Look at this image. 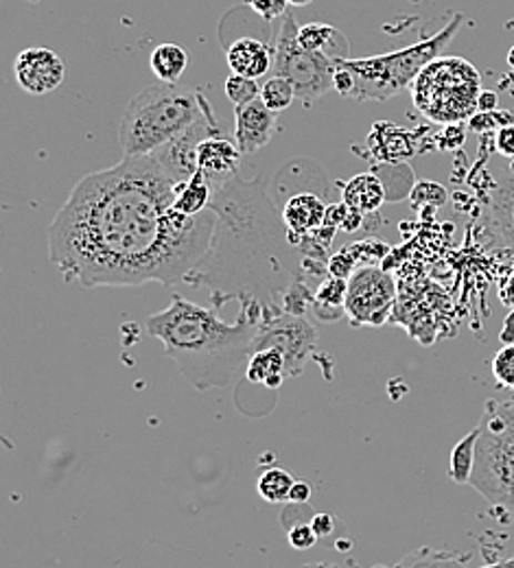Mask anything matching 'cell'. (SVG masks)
<instances>
[{
    "mask_svg": "<svg viewBox=\"0 0 514 568\" xmlns=\"http://www.w3.org/2000/svg\"><path fill=\"white\" fill-rule=\"evenodd\" d=\"M180 186L153 155L81 178L49 227L51 265L88 288L184 281L209 252L218 214L180 213Z\"/></svg>",
    "mask_w": 514,
    "mask_h": 568,
    "instance_id": "obj_1",
    "label": "cell"
},
{
    "mask_svg": "<svg viewBox=\"0 0 514 568\" xmlns=\"http://www.w3.org/2000/svg\"><path fill=\"white\" fill-rule=\"evenodd\" d=\"M211 209L218 214L215 234L204 258L182 283L209 286L211 304L239 300L263 308V322L283 313V297L300 278L292 261V232L276 213L261 178H239L215 186Z\"/></svg>",
    "mask_w": 514,
    "mask_h": 568,
    "instance_id": "obj_2",
    "label": "cell"
},
{
    "mask_svg": "<svg viewBox=\"0 0 514 568\" xmlns=\"http://www.w3.org/2000/svg\"><path fill=\"white\" fill-rule=\"evenodd\" d=\"M263 311L241 306L234 324L223 322L218 308H206L173 293L171 304L151 315L148 333L162 342L180 374L198 389L228 387L254 355V339Z\"/></svg>",
    "mask_w": 514,
    "mask_h": 568,
    "instance_id": "obj_3",
    "label": "cell"
},
{
    "mask_svg": "<svg viewBox=\"0 0 514 568\" xmlns=\"http://www.w3.org/2000/svg\"><path fill=\"white\" fill-rule=\"evenodd\" d=\"M213 103L195 88L158 83L132 97L119 123L123 155H149L195 125Z\"/></svg>",
    "mask_w": 514,
    "mask_h": 568,
    "instance_id": "obj_4",
    "label": "cell"
},
{
    "mask_svg": "<svg viewBox=\"0 0 514 568\" xmlns=\"http://www.w3.org/2000/svg\"><path fill=\"white\" fill-rule=\"evenodd\" d=\"M462 13H455L451 22L439 31L436 36L421 40L414 47L374 55V58H362V60H344L337 67L346 69L353 77V90L349 99L357 101H387L394 94H399L403 88L412 85V81L421 74V71L441 58L449 42L455 38L462 24Z\"/></svg>",
    "mask_w": 514,
    "mask_h": 568,
    "instance_id": "obj_5",
    "label": "cell"
},
{
    "mask_svg": "<svg viewBox=\"0 0 514 568\" xmlns=\"http://www.w3.org/2000/svg\"><path fill=\"white\" fill-rule=\"evenodd\" d=\"M471 486L491 505L514 511V407L511 403H486Z\"/></svg>",
    "mask_w": 514,
    "mask_h": 568,
    "instance_id": "obj_6",
    "label": "cell"
},
{
    "mask_svg": "<svg viewBox=\"0 0 514 568\" xmlns=\"http://www.w3.org/2000/svg\"><path fill=\"white\" fill-rule=\"evenodd\" d=\"M480 72L462 58H436L412 81L414 105L434 123H462L477 112Z\"/></svg>",
    "mask_w": 514,
    "mask_h": 568,
    "instance_id": "obj_7",
    "label": "cell"
},
{
    "mask_svg": "<svg viewBox=\"0 0 514 568\" xmlns=\"http://www.w3.org/2000/svg\"><path fill=\"white\" fill-rule=\"evenodd\" d=\"M298 24L288 11L283 16V27L274 47V64L270 74L290 77L295 85V94L302 103L320 101L335 85L337 62L326 53L309 51L298 40Z\"/></svg>",
    "mask_w": 514,
    "mask_h": 568,
    "instance_id": "obj_8",
    "label": "cell"
},
{
    "mask_svg": "<svg viewBox=\"0 0 514 568\" xmlns=\"http://www.w3.org/2000/svg\"><path fill=\"white\" fill-rule=\"evenodd\" d=\"M396 300L394 278L379 267H362L349 278L346 315L353 326H383Z\"/></svg>",
    "mask_w": 514,
    "mask_h": 568,
    "instance_id": "obj_9",
    "label": "cell"
},
{
    "mask_svg": "<svg viewBox=\"0 0 514 568\" xmlns=\"http://www.w3.org/2000/svg\"><path fill=\"white\" fill-rule=\"evenodd\" d=\"M315 342H318V333L304 320V315L283 311L281 315L261 324L259 335L254 339V353L265 348H279L285 355L288 374L298 376L302 372V365L313 353Z\"/></svg>",
    "mask_w": 514,
    "mask_h": 568,
    "instance_id": "obj_10",
    "label": "cell"
},
{
    "mask_svg": "<svg viewBox=\"0 0 514 568\" xmlns=\"http://www.w3.org/2000/svg\"><path fill=\"white\" fill-rule=\"evenodd\" d=\"M220 134V123L215 119V112H206L195 125H191L187 132H182L178 139L167 142L158 151L149 153L153 155L160 166L169 173V178L178 184L189 182L198 173V149L206 139H213Z\"/></svg>",
    "mask_w": 514,
    "mask_h": 568,
    "instance_id": "obj_11",
    "label": "cell"
},
{
    "mask_svg": "<svg viewBox=\"0 0 514 568\" xmlns=\"http://www.w3.org/2000/svg\"><path fill=\"white\" fill-rule=\"evenodd\" d=\"M13 72H16L18 85L24 92H29L33 97H42L62 85L67 69H64L62 58L56 51L36 47V49L22 51L16 58Z\"/></svg>",
    "mask_w": 514,
    "mask_h": 568,
    "instance_id": "obj_12",
    "label": "cell"
},
{
    "mask_svg": "<svg viewBox=\"0 0 514 568\" xmlns=\"http://www.w3.org/2000/svg\"><path fill=\"white\" fill-rule=\"evenodd\" d=\"M279 112L270 110L263 99H254L243 105H234V142L248 153H256L263 149L279 130Z\"/></svg>",
    "mask_w": 514,
    "mask_h": 568,
    "instance_id": "obj_13",
    "label": "cell"
},
{
    "mask_svg": "<svg viewBox=\"0 0 514 568\" xmlns=\"http://www.w3.org/2000/svg\"><path fill=\"white\" fill-rule=\"evenodd\" d=\"M243 151L236 146V142L223 141V139H206L198 149V169L215 184L220 186L228 180L239 178V164H241Z\"/></svg>",
    "mask_w": 514,
    "mask_h": 568,
    "instance_id": "obj_14",
    "label": "cell"
},
{
    "mask_svg": "<svg viewBox=\"0 0 514 568\" xmlns=\"http://www.w3.org/2000/svg\"><path fill=\"white\" fill-rule=\"evenodd\" d=\"M326 204L315 193H298L292 195L283 206V221L292 232L294 245H300V239L313 234L326 223Z\"/></svg>",
    "mask_w": 514,
    "mask_h": 568,
    "instance_id": "obj_15",
    "label": "cell"
},
{
    "mask_svg": "<svg viewBox=\"0 0 514 568\" xmlns=\"http://www.w3.org/2000/svg\"><path fill=\"white\" fill-rule=\"evenodd\" d=\"M225 62L234 74L261 79L272 71L274 51L256 38H239L225 49Z\"/></svg>",
    "mask_w": 514,
    "mask_h": 568,
    "instance_id": "obj_16",
    "label": "cell"
},
{
    "mask_svg": "<svg viewBox=\"0 0 514 568\" xmlns=\"http://www.w3.org/2000/svg\"><path fill=\"white\" fill-rule=\"evenodd\" d=\"M298 40L304 49L309 51H320L326 53L331 60H335L337 64L349 60V51L351 44L346 40V36L331 27V24H322V22H311L298 29Z\"/></svg>",
    "mask_w": 514,
    "mask_h": 568,
    "instance_id": "obj_17",
    "label": "cell"
},
{
    "mask_svg": "<svg viewBox=\"0 0 514 568\" xmlns=\"http://www.w3.org/2000/svg\"><path fill=\"white\" fill-rule=\"evenodd\" d=\"M385 200H387V193L381 178L376 173H362V175H355L344 186L342 202H346L357 213L367 214L381 209Z\"/></svg>",
    "mask_w": 514,
    "mask_h": 568,
    "instance_id": "obj_18",
    "label": "cell"
},
{
    "mask_svg": "<svg viewBox=\"0 0 514 568\" xmlns=\"http://www.w3.org/2000/svg\"><path fill=\"white\" fill-rule=\"evenodd\" d=\"M346 291L349 281L340 276H329L324 283L318 284L311 311L318 320L335 322L346 313Z\"/></svg>",
    "mask_w": 514,
    "mask_h": 568,
    "instance_id": "obj_19",
    "label": "cell"
},
{
    "mask_svg": "<svg viewBox=\"0 0 514 568\" xmlns=\"http://www.w3.org/2000/svg\"><path fill=\"white\" fill-rule=\"evenodd\" d=\"M285 374H288V363H285V355L279 348H265L254 353L245 367L248 381L256 385H268L272 389L283 383Z\"/></svg>",
    "mask_w": 514,
    "mask_h": 568,
    "instance_id": "obj_20",
    "label": "cell"
},
{
    "mask_svg": "<svg viewBox=\"0 0 514 568\" xmlns=\"http://www.w3.org/2000/svg\"><path fill=\"white\" fill-rule=\"evenodd\" d=\"M213 195H215V184L198 169V173L180 186L175 209L184 214L204 213L211 209Z\"/></svg>",
    "mask_w": 514,
    "mask_h": 568,
    "instance_id": "obj_21",
    "label": "cell"
},
{
    "mask_svg": "<svg viewBox=\"0 0 514 568\" xmlns=\"http://www.w3.org/2000/svg\"><path fill=\"white\" fill-rule=\"evenodd\" d=\"M149 67L158 81L178 83L189 67V53L178 44H160L151 51Z\"/></svg>",
    "mask_w": 514,
    "mask_h": 568,
    "instance_id": "obj_22",
    "label": "cell"
},
{
    "mask_svg": "<svg viewBox=\"0 0 514 568\" xmlns=\"http://www.w3.org/2000/svg\"><path fill=\"white\" fill-rule=\"evenodd\" d=\"M477 437H480V426H475L466 437H462L451 450L449 477L457 486L471 484V475H473V466H475V453H477Z\"/></svg>",
    "mask_w": 514,
    "mask_h": 568,
    "instance_id": "obj_23",
    "label": "cell"
},
{
    "mask_svg": "<svg viewBox=\"0 0 514 568\" xmlns=\"http://www.w3.org/2000/svg\"><path fill=\"white\" fill-rule=\"evenodd\" d=\"M261 99L270 110L279 114L285 112L298 99L292 79L283 74H268V81L261 85Z\"/></svg>",
    "mask_w": 514,
    "mask_h": 568,
    "instance_id": "obj_24",
    "label": "cell"
},
{
    "mask_svg": "<svg viewBox=\"0 0 514 568\" xmlns=\"http://www.w3.org/2000/svg\"><path fill=\"white\" fill-rule=\"evenodd\" d=\"M295 479L283 468H270L259 479V495L268 503H290Z\"/></svg>",
    "mask_w": 514,
    "mask_h": 568,
    "instance_id": "obj_25",
    "label": "cell"
},
{
    "mask_svg": "<svg viewBox=\"0 0 514 568\" xmlns=\"http://www.w3.org/2000/svg\"><path fill=\"white\" fill-rule=\"evenodd\" d=\"M225 97L234 103V105H243V103H250L254 99L261 97V85L256 83V79H250V77H243V74H230L225 79Z\"/></svg>",
    "mask_w": 514,
    "mask_h": 568,
    "instance_id": "obj_26",
    "label": "cell"
},
{
    "mask_svg": "<svg viewBox=\"0 0 514 568\" xmlns=\"http://www.w3.org/2000/svg\"><path fill=\"white\" fill-rule=\"evenodd\" d=\"M493 376L497 385L514 392V342L493 356Z\"/></svg>",
    "mask_w": 514,
    "mask_h": 568,
    "instance_id": "obj_27",
    "label": "cell"
},
{
    "mask_svg": "<svg viewBox=\"0 0 514 568\" xmlns=\"http://www.w3.org/2000/svg\"><path fill=\"white\" fill-rule=\"evenodd\" d=\"M245 4L265 22H274L288 13V0H245Z\"/></svg>",
    "mask_w": 514,
    "mask_h": 568,
    "instance_id": "obj_28",
    "label": "cell"
},
{
    "mask_svg": "<svg viewBox=\"0 0 514 568\" xmlns=\"http://www.w3.org/2000/svg\"><path fill=\"white\" fill-rule=\"evenodd\" d=\"M288 536H290V545L294 547L295 551H306V549L315 547V542L320 540L318 531L309 523H300V525L290 527Z\"/></svg>",
    "mask_w": 514,
    "mask_h": 568,
    "instance_id": "obj_29",
    "label": "cell"
},
{
    "mask_svg": "<svg viewBox=\"0 0 514 568\" xmlns=\"http://www.w3.org/2000/svg\"><path fill=\"white\" fill-rule=\"evenodd\" d=\"M349 250L335 254L331 261H329V274L331 276H340V278H351L353 276V267H355V258L351 254H346Z\"/></svg>",
    "mask_w": 514,
    "mask_h": 568,
    "instance_id": "obj_30",
    "label": "cell"
},
{
    "mask_svg": "<svg viewBox=\"0 0 514 568\" xmlns=\"http://www.w3.org/2000/svg\"><path fill=\"white\" fill-rule=\"evenodd\" d=\"M495 146H497V151L504 155V158H508V160H514V125L513 123H508V125H504V128H500L497 130V139H495Z\"/></svg>",
    "mask_w": 514,
    "mask_h": 568,
    "instance_id": "obj_31",
    "label": "cell"
},
{
    "mask_svg": "<svg viewBox=\"0 0 514 568\" xmlns=\"http://www.w3.org/2000/svg\"><path fill=\"white\" fill-rule=\"evenodd\" d=\"M497 94L491 92V90H482L480 92V99H477V112H495L497 110Z\"/></svg>",
    "mask_w": 514,
    "mask_h": 568,
    "instance_id": "obj_32",
    "label": "cell"
},
{
    "mask_svg": "<svg viewBox=\"0 0 514 568\" xmlns=\"http://www.w3.org/2000/svg\"><path fill=\"white\" fill-rule=\"evenodd\" d=\"M313 529L318 531V536L322 538V536H329V534H333V516H329V514H318V516H313Z\"/></svg>",
    "mask_w": 514,
    "mask_h": 568,
    "instance_id": "obj_33",
    "label": "cell"
},
{
    "mask_svg": "<svg viewBox=\"0 0 514 568\" xmlns=\"http://www.w3.org/2000/svg\"><path fill=\"white\" fill-rule=\"evenodd\" d=\"M311 486L306 484V481H295L294 488H292V495H290V503H295V505H304V503H309V498H311Z\"/></svg>",
    "mask_w": 514,
    "mask_h": 568,
    "instance_id": "obj_34",
    "label": "cell"
},
{
    "mask_svg": "<svg viewBox=\"0 0 514 568\" xmlns=\"http://www.w3.org/2000/svg\"><path fill=\"white\" fill-rule=\"evenodd\" d=\"M500 297H502V302L506 304V306H511L514 308V274L504 283L502 286V291H500Z\"/></svg>",
    "mask_w": 514,
    "mask_h": 568,
    "instance_id": "obj_35",
    "label": "cell"
},
{
    "mask_svg": "<svg viewBox=\"0 0 514 568\" xmlns=\"http://www.w3.org/2000/svg\"><path fill=\"white\" fill-rule=\"evenodd\" d=\"M292 7H306V4H311L313 0H288Z\"/></svg>",
    "mask_w": 514,
    "mask_h": 568,
    "instance_id": "obj_36",
    "label": "cell"
},
{
    "mask_svg": "<svg viewBox=\"0 0 514 568\" xmlns=\"http://www.w3.org/2000/svg\"><path fill=\"white\" fill-rule=\"evenodd\" d=\"M508 67L514 69V47L511 49V51H508Z\"/></svg>",
    "mask_w": 514,
    "mask_h": 568,
    "instance_id": "obj_37",
    "label": "cell"
},
{
    "mask_svg": "<svg viewBox=\"0 0 514 568\" xmlns=\"http://www.w3.org/2000/svg\"><path fill=\"white\" fill-rule=\"evenodd\" d=\"M508 403H511V405H513V407H514V398H513V400H508Z\"/></svg>",
    "mask_w": 514,
    "mask_h": 568,
    "instance_id": "obj_38",
    "label": "cell"
}]
</instances>
